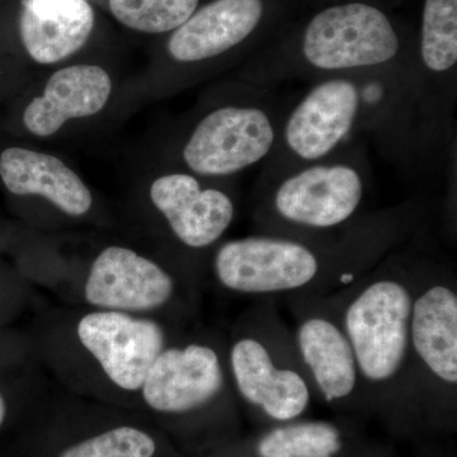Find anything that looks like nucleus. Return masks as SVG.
<instances>
[{
  "mask_svg": "<svg viewBox=\"0 0 457 457\" xmlns=\"http://www.w3.org/2000/svg\"><path fill=\"white\" fill-rule=\"evenodd\" d=\"M425 216L423 204L409 200L327 236L257 231L218 246L213 276L228 293L254 300L328 296L356 284L408 243Z\"/></svg>",
  "mask_w": 457,
  "mask_h": 457,
  "instance_id": "nucleus-1",
  "label": "nucleus"
},
{
  "mask_svg": "<svg viewBox=\"0 0 457 457\" xmlns=\"http://www.w3.org/2000/svg\"><path fill=\"white\" fill-rule=\"evenodd\" d=\"M411 97V65L315 79L284 114L261 180L338 154L361 132H374L392 145L409 144Z\"/></svg>",
  "mask_w": 457,
  "mask_h": 457,
  "instance_id": "nucleus-2",
  "label": "nucleus"
},
{
  "mask_svg": "<svg viewBox=\"0 0 457 457\" xmlns=\"http://www.w3.org/2000/svg\"><path fill=\"white\" fill-rule=\"evenodd\" d=\"M417 236L385 257L356 284L336 293L369 404L416 408L411 312L422 253Z\"/></svg>",
  "mask_w": 457,
  "mask_h": 457,
  "instance_id": "nucleus-3",
  "label": "nucleus"
},
{
  "mask_svg": "<svg viewBox=\"0 0 457 457\" xmlns=\"http://www.w3.org/2000/svg\"><path fill=\"white\" fill-rule=\"evenodd\" d=\"M371 171L361 146L261 180L254 221L257 231L287 236H327L365 215Z\"/></svg>",
  "mask_w": 457,
  "mask_h": 457,
  "instance_id": "nucleus-4",
  "label": "nucleus"
},
{
  "mask_svg": "<svg viewBox=\"0 0 457 457\" xmlns=\"http://www.w3.org/2000/svg\"><path fill=\"white\" fill-rule=\"evenodd\" d=\"M227 366L237 398L270 422L299 420L314 399L278 299L254 300L243 314L228 348Z\"/></svg>",
  "mask_w": 457,
  "mask_h": 457,
  "instance_id": "nucleus-5",
  "label": "nucleus"
},
{
  "mask_svg": "<svg viewBox=\"0 0 457 457\" xmlns=\"http://www.w3.org/2000/svg\"><path fill=\"white\" fill-rule=\"evenodd\" d=\"M411 356L417 407H453L457 392V279L423 251L414 279Z\"/></svg>",
  "mask_w": 457,
  "mask_h": 457,
  "instance_id": "nucleus-6",
  "label": "nucleus"
},
{
  "mask_svg": "<svg viewBox=\"0 0 457 457\" xmlns=\"http://www.w3.org/2000/svg\"><path fill=\"white\" fill-rule=\"evenodd\" d=\"M402 51L398 32L381 9L345 3L312 17L291 73L319 79L405 68L411 64H405Z\"/></svg>",
  "mask_w": 457,
  "mask_h": 457,
  "instance_id": "nucleus-7",
  "label": "nucleus"
},
{
  "mask_svg": "<svg viewBox=\"0 0 457 457\" xmlns=\"http://www.w3.org/2000/svg\"><path fill=\"white\" fill-rule=\"evenodd\" d=\"M284 112L258 83L251 97L204 114L182 150L195 176L221 179L266 163L278 145Z\"/></svg>",
  "mask_w": 457,
  "mask_h": 457,
  "instance_id": "nucleus-8",
  "label": "nucleus"
},
{
  "mask_svg": "<svg viewBox=\"0 0 457 457\" xmlns=\"http://www.w3.org/2000/svg\"><path fill=\"white\" fill-rule=\"evenodd\" d=\"M285 302L293 315L295 347L315 396L339 407L368 404L336 294L286 297Z\"/></svg>",
  "mask_w": 457,
  "mask_h": 457,
  "instance_id": "nucleus-9",
  "label": "nucleus"
},
{
  "mask_svg": "<svg viewBox=\"0 0 457 457\" xmlns=\"http://www.w3.org/2000/svg\"><path fill=\"white\" fill-rule=\"evenodd\" d=\"M457 0H426L418 64L411 62L417 121L429 131L451 128L456 99Z\"/></svg>",
  "mask_w": 457,
  "mask_h": 457,
  "instance_id": "nucleus-10",
  "label": "nucleus"
},
{
  "mask_svg": "<svg viewBox=\"0 0 457 457\" xmlns=\"http://www.w3.org/2000/svg\"><path fill=\"white\" fill-rule=\"evenodd\" d=\"M227 361L209 343L165 347L147 371L143 390L150 408L187 414L218 402L230 387Z\"/></svg>",
  "mask_w": 457,
  "mask_h": 457,
  "instance_id": "nucleus-11",
  "label": "nucleus"
},
{
  "mask_svg": "<svg viewBox=\"0 0 457 457\" xmlns=\"http://www.w3.org/2000/svg\"><path fill=\"white\" fill-rule=\"evenodd\" d=\"M78 337L121 389H141L147 371L165 348L163 328L122 312H90L78 324Z\"/></svg>",
  "mask_w": 457,
  "mask_h": 457,
  "instance_id": "nucleus-12",
  "label": "nucleus"
},
{
  "mask_svg": "<svg viewBox=\"0 0 457 457\" xmlns=\"http://www.w3.org/2000/svg\"><path fill=\"white\" fill-rule=\"evenodd\" d=\"M150 198L176 239L194 251L215 245L237 215L236 201L227 191L204 187L192 173L159 177L150 187Z\"/></svg>",
  "mask_w": 457,
  "mask_h": 457,
  "instance_id": "nucleus-13",
  "label": "nucleus"
},
{
  "mask_svg": "<svg viewBox=\"0 0 457 457\" xmlns=\"http://www.w3.org/2000/svg\"><path fill=\"white\" fill-rule=\"evenodd\" d=\"M176 287L174 278L155 262L131 249L110 246L93 262L86 299L108 311H154L173 299Z\"/></svg>",
  "mask_w": 457,
  "mask_h": 457,
  "instance_id": "nucleus-14",
  "label": "nucleus"
},
{
  "mask_svg": "<svg viewBox=\"0 0 457 457\" xmlns=\"http://www.w3.org/2000/svg\"><path fill=\"white\" fill-rule=\"evenodd\" d=\"M263 16V0H212L174 29L168 53L186 65L216 59L245 44Z\"/></svg>",
  "mask_w": 457,
  "mask_h": 457,
  "instance_id": "nucleus-15",
  "label": "nucleus"
},
{
  "mask_svg": "<svg viewBox=\"0 0 457 457\" xmlns=\"http://www.w3.org/2000/svg\"><path fill=\"white\" fill-rule=\"evenodd\" d=\"M111 92L110 75L99 66L60 69L51 75L44 95L26 107L23 123L36 137H50L69 120L98 113L106 106Z\"/></svg>",
  "mask_w": 457,
  "mask_h": 457,
  "instance_id": "nucleus-16",
  "label": "nucleus"
},
{
  "mask_svg": "<svg viewBox=\"0 0 457 457\" xmlns=\"http://www.w3.org/2000/svg\"><path fill=\"white\" fill-rule=\"evenodd\" d=\"M0 179L17 196H42L71 216L89 212L93 198L88 187L55 156L12 146L0 153Z\"/></svg>",
  "mask_w": 457,
  "mask_h": 457,
  "instance_id": "nucleus-17",
  "label": "nucleus"
},
{
  "mask_svg": "<svg viewBox=\"0 0 457 457\" xmlns=\"http://www.w3.org/2000/svg\"><path fill=\"white\" fill-rule=\"evenodd\" d=\"M95 13L87 0H23L21 37L40 64L73 55L88 41Z\"/></svg>",
  "mask_w": 457,
  "mask_h": 457,
  "instance_id": "nucleus-18",
  "label": "nucleus"
},
{
  "mask_svg": "<svg viewBox=\"0 0 457 457\" xmlns=\"http://www.w3.org/2000/svg\"><path fill=\"white\" fill-rule=\"evenodd\" d=\"M343 450L342 429L324 420L281 423L255 445L258 457H338Z\"/></svg>",
  "mask_w": 457,
  "mask_h": 457,
  "instance_id": "nucleus-19",
  "label": "nucleus"
},
{
  "mask_svg": "<svg viewBox=\"0 0 457 457\" xmlns=\"http://www.w3.org/2000/svg\"><path fill=\"white\" fill-rule=\"evenodd\" d=\"M198 7V0H110L113 16L137 31L164 33L182 26Z\"/></svg>",
  "mask_w": 457,
  "mask_h": 457,
  "instance_id": "nucleus-20",
  "label": "nucleus"
},
{
  "mask_svg": "<svg viewBox=\"0 0 457 457\" xmlns=\"http://www.w3.org/2000/svg\"><path fill=\"white\" fill-rule=\"evenodd\" d=\"M156 445L147 433L119 427L69 447L60 457H153Z\"/></svg>",
  "mask_w": 457,
  "mask_h": 457,
  "instance_id": "nucleus-21",
  "label": "nucleus"
},
{
  "mask_svg": "<svg viewBox=\"0 0 457 457\" xmlns=\"http://www.w3.org/2000/svg\"><path fill=\"white\" fill-rule=\"evenodd\" d=\"M5 414H7V405H5L4 398L0 394V427L5 420Z\"/></svg>",
  "mask_w": 457,
  "mask_h": 457,
  "instance_id": "nucleus-22",
  "label": "nucleus"
}]
</instances>
